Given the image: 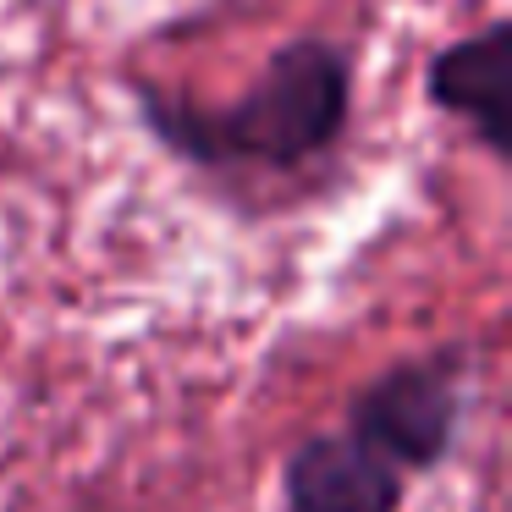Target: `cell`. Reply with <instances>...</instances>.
I'll return each instance as SVG.
<instances>
[{
	"label": "cell",
	"mask_w": 512,
	"mask_h": 512,
	"mask_svg": "<svg viewBox=\"0 0 512 512\" xmlns=\"http://www.w3.org/2000/svg\"><path fill=\"white\" fill-rule=\"evenodd\" d=\"M358 89L364 45L331 28L276 39L232 94H193L144 72L122 78L138 133L237 210L325 188L358 138Z\"/></svg>",
	"instance_id": "6da1fadb"
},
{
	"label": "cell",
	"mask_w": 512,
	"mask_h": 512,
	"mask_svg": "<svg viewBox=\"0 0 512 512\" xmlns=\"http://www.w3.org/2000/svg\"><path fill=\"white\" fill-rule=\"evenodd\" d=\"M474 413V342H446L397 353L353 386L342 408V430L375 446L397 474L424 479L457 457Z\"/></svg>",
	"instance_id": "7a4b0ae2"
},
{
	"label": "cell",
	"mask_w": 512,
	"mask_h": 512,
	"mask_svg": "<svg viewBox=\"0 0 512 512\" xmlns=\"http://www.w3.org/2000/svg\"><path fill=\"white\" fill-rule=\"evenodd\" d=\"M419 94L441 122H452L490 166L512 160V23L507 12L441 39L424 56Z\"/></svg>",
	"instance_id": "3957f363"
},
{
	"label": "cell",
	"mask_w": 512,
	"mask_h": 512,
	"mask_svg": "<svg viewBox=\"0 0 512 512\" xmlns=\"http://www.w3.org/2000/svg\"><path fill=\"white\" fill-rule=\"evenodd\" d=\"M413 479L397 474L353 430H309L287 446L276 474V512H402Z\"/></svg>",
	"instance_id": "277c9868"
}]
</instances>
